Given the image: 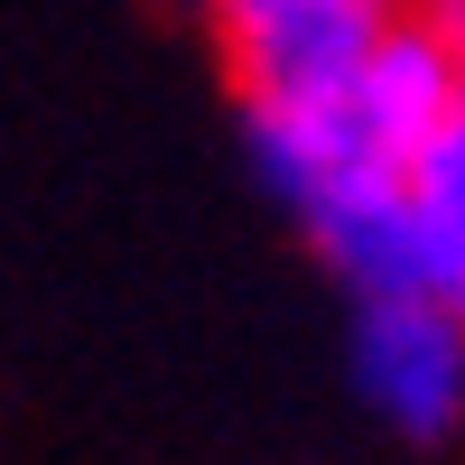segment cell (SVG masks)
<instances>
[{
	"mask_svg": "<svg viewBox=\"0 0 465 465\" xmlns=\"http://www.w3.org/2000/svg\"><path fill=\"white\" fill-rule=\"evenodd\" d=\"M205 10L242 74V103H326L410 0H205Z\"/></svg>",
	"mask_w": 465,
	"mask_h": 465,
	"instance_id": "1",
	"label": "cell"
},
{
	"mask_svg": "<svg viewBox=\"0 0 465 465\" xmlns=\"http://www.w3.org/2000/svg\"><path fill=\"white\" fill-rule=\"evenodd\" d=\"M354 391L401 438H447L465 419V317L419 289L354 298Z\"/></svg>",
	"mask_w": 465,
	"mask_h": 465,
	"instance_id": "2",
	"label": "cell"
},
{
	"mask_svg": "<svg viewBox=\"0 0 465 465\" xmlns=\"http://www.w3.org/2000/svg\"><path fill=\"white\" fill-rule=\"evenodd\" d=\"M456 84H465V65L438 47L429 28H419L410 10L381 28V47L344 74V94H326L335 112H344V131H354L363 149H381V159H410L419 140H429L438 122H447V103H456Z\"/></svg>",
	"mask_w": 465,
	"mask_h": 465,
	"instance_id": "3",
	"label": "cell"
},
{
	"mask_svg": "<svg viewBox=\"0 0 465 465\" xmlns=\"http://www.w3.org/2000/svg\"><path fill=\"white\" fill-rule=\"evenodd\" d=\"M401 214H410L419 298H438L447 317H465V84L447 103V122L401 159Z\"/></svg>",
	"mask_w": 465,
	"mask_h": 465,
	"instance_id": "4",
	"label": "cell"
}]
</instances>
